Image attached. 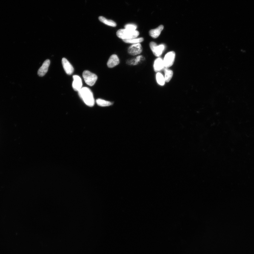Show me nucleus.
Masks as SVG:
<instances>
[{"instance_id": "nucleus-7", "label": "nucleus", "mask_w": 254, "mask_h": 254, "mask_svg": "<svg viewBox=\"0 0 254 254\" xmlns=\"http://www.w3.org/2000/svg\"><path fill=\"white\" fill-rule=\"evenodd\" d=\"M73 78V81L72 83V87L75 91L78 92L82 88L81 78L78 75H74Z\"/></svg>"}, {"instance_id": "nucleus-15", "label": "nucleus", "mask_w": 254, "mask_h": 254, "mask_svg": "<svg viewBox=\"0 0 254 254\" xmlns=\"http://www.w3.org/2000/svg\"><path fill=\"white\" fill-rule=\"evenodd\" d=\"M96 102L98 105L101 107H107L112 105L113 104V103L111 102L106 101L100 98L97 100Z\"/></svg>"}, {"instance_id": "nucleus-19", "label": "nucleus", "mask_w": 254, "mask_h": 254, "mask_svg": "<svg viewBox=\"0 0 254 254\" xmlns=\"http://www.w3.org/2000/svg\"><path fill=\"white\" fill-rule=\"evenodd\" d=\"M125 28L127 30H135L137 28V26L134 24H127L124 26Z\"/></svg>"}, {"instance_id": "nucleus-16", "label": "nucleus", "mask_w": 254, "mask_h": 254, "mask_svg": "<svg viewBox=\"0 0 254 254\" xmlns=\"http://www.w3.org/2000/svg\"><path fill=\"white\" fill-rule=\"evenodd\" d=\"M164 79L165 82H168L171 79L173 75V72L171 70L165 68L164 69Z\"/></svg>"}, {"instance_id": "nucleus-14", "label": "nucleus", "mask_w": 254, "mask_h": 254, "mask_svg": "<svg viewBox=\"0 0 254 254\" xmlns=\"http://www.w3.org/2000/svg\"><path fill=\"white\" fill-rule=\"evenodd\" d=\"M98 19L101 22L104 23V24L107 26L112 27H115L117 26L116 23L115 22L112 20L106 19L104 17L100 16L98 18Z\"/></svg>"}, {"instance_id": "nucleus-5", "label": "nucleus", "mask_w": 254, "mask_h": 254, "mask_svg": "<svg viewBox=\"0 0 254 254\" xmlns=\"http://www.w3.org/2000/svg\"><path fill=\"white\" fill-rule=\"evenodd\" d=\"M175 56V52L173 51L168 52L166 55L163 60L164 67L168 68L173 65L174 61Z\"/></svg>"}, {"instance_id": "nucleus-8", "label": "nucleus", "mask_w": 254, "mask_h": 254, "mask_svg": "<svg viewBox=\"0 0 254 254\" xmlns=\"http://www.w3.org/2000/svg\"><path fill=\"white\" fill-rule=\"evenodd\" d=\"M62 63L66 73L69 75L72 74L74 71V68L69 61L65 58H63Z\"/></svg>"}, {"instance_id": "nucleus-11", "label": "nucleus", "mask_w": 254, "mask_h": 254, "mask_svg": "<svg viewBox=\"0 0 254 254\" xmlns=\"http://www.w3.org/2000/svg\"><path fill=\"white\" fill-rule=\"evenodd\" d=\"M164 67V61L161 58H158L155 60L154 64L155 71L157 72L163 70Z\"/></svg>"}, {"instance_id": "nucleus-10", "label": "nucleus", "mask_w": 254, "mask_h": 254, "mask_svg": "<svg viewBox=\"0 0 254 254\" xmlns=\"http://www.w3.org/2000/svg\"><path fill=\"white\" fill-rule=\"evenodd\" d=\"M120 61L117 55H111L107 61V65L108 67L110 68H113L119 64Z\"/></svg>"}, {"instance_id": "nucleus-13", "label": "nucleus", "mask_w": 254, "mask_h": 254, "mask_svg": "<svg viewBox=\"0 0 254 254\" xmlns=\"http://www.w3.org/2000/svg\"><path fill=\"white\" fill-rule=\"evenodd\" d=\"M145 60V58L142 55L137 56L136 58L129 60L127 61V64L130 65H135L141 63Z\"/></svg>"}, {"instance_id": "nucleus-12", "label": "nucleus", "mask_w": 254, "mask_h": 254, "mask_svg": "<svg viewBox=\"0 0 254 254\" xmlns=\"http://www.w3.org/2000/svg\"><path fill=\"white\" fill-rule=\"evenodd\" d=\"M164 28V26L160 25L157 28L149 31V34L152 38H156L159 36L162 31Z\"/></svg>"}, {"instance_id": "nucleus-2", "label": "nucleus", "mask_w": 254, "mask_h": 254, "mask_svg": "<svg viewBox=\"0 0 254 254\" xmlns=\"http://www.w3.org/2000/svg\"><path fill=\"white\" fill-rule=\"evenodd\" d=\"M139 34L137 30H130L125 28L120 29L117 32V36L123 40L137 38Z\"/></svg>"}, {"instance_id": "nucleus-9", "label": "nucleus", "mask_w": 254, "mask_h": 254, "mask_svg": "<svg viewBox=\"0 0 254 254\" xmlns=\"http://www.w3.org/2000/svg\"><path fill=\"white\" fill-rule=\"evenodd\" d=\"M50 61L49 59L46 60L43 63L42 65L38 69V76H44L46 73L50 65Z\"/></svg>"}, {"instance_id": "nucleus-18", "label": "nucleus", "mask_w": 254, "mask_h": 254, "mask_svg": "<svg viewBox=\"0 0 254 254\" xmlns=\"http://www.w3.org/2000/svg\"><path fill=\"white\" fill-rule=\"evenodd\" d=\"M156 79L158 84L161 86L164 85L165 81L163 75L160 72L157 73L156 75Z\"/></svg>"}, {"instance_id": "nucleus-6", "label": "nucleus", "mask_w": 254, "mask_h": 254, "mask_svg": "<svg viewBox=\"0 0 254 254\" xmlns=\"http://www.w3.org/2000/svg\"><path fill=\"white\" fill-rule=\"evenodd\" d=\"M143 51L142 46L140 43L134 44L129 47L128 49V53L132 55L140 54Z\"/></svg>"}, {"instance_id": "nucleus-1", "label": "nucleus", "mask_w": 254, "mask_h": 254, "mask_svg": "<svg viewBox=\"0 0 254 254\" xmlns=\"http://www.w3.org/2000/svg\"><path fill=\"white\" fill-rule=\"evenodd\" d=\"M78 92L79 96L86 105L92 107L94 105L95 100L93 93L88 88L82 87Z\"/></svg>"}, {"instance_id": "nucleus-17", "label": "nucleus", "mask_w": 254, "mask_h": 254, "mask_svg": "<svg viewBox=\"0 0 254 254\" xmlns=\"http://www.w3.org/2000/svg\"><path fill=\"white\" fill-rule=\"evenodd\" d=\"M144 39L143 38H133L132 39L123 40V41L126 43L128 44H136L142 42L144 41Z\"/></svg>"}, {"instance_id": "nucleus-3", "label": "nucleus", "mask_w": 254, "mask_h": 254, "mask_svg": "<svg viewBox=\"0 0 254 254\" xmlns=\"http://www.w3.org/2000/svg\"><path fill=\"white\" fill-rule=\"evenodd\" d=\"M83 77L86 84L90 86H94L98 79V76L96 74L88 70L83 72Z\"/></svg>"}, {"instance_id": "nucleus-4", "label": "nucleus", "mask_w": 254, "mask_h": 254, "mask_svg": "<svg viewBox=\"0 0 254 254\" xmlns=\"http://www.w3.org/2000/svg\"><path fill=\"white\" fill-rule=\"evenodd\" d=\"M149 46L154 55L158 57L161 56L165 48L164 44H161L158 45L154 42H150Z\"/></svg>"}]
</instances>
